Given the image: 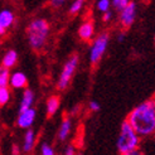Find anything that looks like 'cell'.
I'll use <instances>...</instances> for the list:
<instances>
[{
  "label": "cell",
  "mask_w": 155,
  "mask_h": 155,
  "mask_svg": "<svg viewBox=\"0 0 155 155\" xmlns=\"http://www.w3.org/2000/svg\"><path fill=\"white\" fill-rule=\"evenodd\" d=\"M126 121L139 136H150L155 131V101L153 98L133 108Z\"/></svg>",
  "instance_id": "cell-1"
},
{
  "label": "cell",
  "mask_w": 155,
  "mask_h": 155,
  "mask_svg": "<svg viewBox=\"0 0 155 155\" xmlns=\"http://www.w3.org/2000/svg\"><path fill=\"white\" fill-rule=\"evenodd\" d=\"M49 32H51L49 23L45 19L37 18L32 20L29 23L28 29H27L29 45L34 51H41L45 45V43H47Z\"/></svg>",
  "instance_id": "cell-2"
},
{
  "label": "cell",
  "mask_w": 155,
  "mask_h": 155,
  "mask_svg": "<svg viewBox=\"0 0 155 155\" xmlns=\"http://www.w3.org/2000/svg\"><path fill=\"white\" fill-rule=\"evenodd\" d=\"M116 145H117V150L120 154L139 149V145H140V136L135 133V130L130 126V124L127 121L122 122Z\"/></svg>",
  "instance_id": "cell-3"
},
{
  "label": "cell",
  "mask_w": 155,
  "mask_h": 155,
  "mask_svg": "<svg viewBox=\"0 0 155 155\" xmlns=\"http://www.w3.org/2000/svg\"><path fill=\"white\" fill-rule=\"evenodd\" d=\"M108 42H110V35L107 33H101L95 38L92 42V45L90 48V62L91 64H97L104 54L106 53V49L108 47Z\"/></svg>",
  "instance_id": "cell-4"
},
{
  "label": "cell",
  "mask_w": 155,
  "mask_h": 155,
  "mask_svg": "<svg viewBox=\"0 0 155 155\" xmlns=\"http://www.w3.org/2000/svg\"><path fill=\"white\" fill-rule=\"evenodd\" d=\"M78 62H80L78 56H72L64 63L63 69H62V72L59 74V78H58V82H57V88L59 91H63L69 86V82H71L72 77L76 72L77 66H78Z\"/></svg>",
  "instance_id": "cell-5"
},
{
  "label": "cell",
  "mask_w": 155,
  "mask_h": 155,
  "mask_svg": "<svg viewBox=\"0 0 155 155\" xmlns=\"http://www.w3.org/2000/svg\"><path fill=\"white\" fill-rule=\"evenodd\" d=\"M136 14H137V6H136V3L135 2H130L122 8L120 10V23L122 27L125 28H129L134 24V21L136 19Z\"/></svg>",
  "instance_id": "cell-6"
},
{
  "label": "cell",
  "mask_w": 155,
  "mask_h": 155,
  "mask_svg": "<svg viewBox=\"0 0 155 155\" xmlns=\"http://www.w3.org/2000/svg\"><path fill=\"white\" fill-rule=\"evenodd\" d=\"M35 117H37V111L33 107L27 108L24 111H19L18 119H17V125L20 129H29L33 126Z\"/></svg>",
  "instance_id": "cell-7"
},
{
  "label": "cell",
  "mask_w": 155,
  "mask_h": 155,
  "mask_svg": "<svg viewBox=\"0 0 155 155\" xmlns=\"http://www.w3.org/2000/svg\"><path fill=\"white\" fill-rule=\"evenodd\" d=\"M28 84V78L25 73H23L20 71H17L10 74L9 77V86L13 88H25Z\"/></svg>",
  "instance_id": "cell-8"
},
{
  "label": "cell",
  "mask_w": 155,
  "mask_h": 155,
  "mask_svg": "<svg viewBox=\"0 0 155 155\" xmlns=\"http://www.w3.org/2000/svg\"><path fill=\"white\" fill-rule=\"evenodd\" d=\"M95 34V25L91 20H87L81 24L78 29V35L82 41H91Z\"/></svg>",
  "instance_id": "cell-9"
},
{
  "label": "cell",
  "mask_w": 155,
  "mask_h": 155,
  "mask_svg": "<svg viewBox=\"0 0 155 155\" xmlns=\"http://www.w3.org/2000/svg\"><path fill=\"white\" fill-rule=\"evenodd\" d=\"M35 145V133L32 127L27 129V133L24 135V143H23V151L25 154H29L33 150Z\"/></svg>",
  "instance_id": "cell-10"
},
{
  "label": "cell",
  "mask_w": 155,
  "mask_h": 155,
  "mask_svg": "<svg viewBox=\"0 0 155 155\" xmlns=\"http://www.w3.org/2000/svg\"><path fill=\"white\" fill-rule=\"evenodd\" d=\"M33 104H34V92L32 90H29V88H25L24 92H23L19 111H24V110H27V108L33 107Z\"/></svg>",
  "instance_id": "cell-11"
},
{
  "label": "cell",
  "mask_w": 155,
  "mask_h": 155,
  "mask_svg": "<svg viewBox=\"0 0 155 155\" xmlns=\"http://www.w3.org/2000/svg\"><path fill=\"white\" fill-rule=\"evenodd\" d=\"M71 130H72V120L69 117L63 119V121H62L59 126V130H58V139L61 141H64L68 137V135L71 134Z\"/></svg>",
  "instance_id": "cell-12"
},
{
  "label": "cell",
  "mask_w": 155,
  "mask_h": 155,
  "mask_svg": "<svg viewBox=\"0 0 155 155\" xmlns=\"http://www.w3.org/2000/svg\"><path fill=\"white\" fill-rule=\"evenodd\" d=\"M14 13L9 9H3L2 12H0V25H2L3 28L8 29L9 27L13 25L14 23Z\"/></svg>",
  "instance_id": "cell-13"
},
{
  "label": "cell",
  "mask_w": 155,
  "mask_h": 155,
  "mask_svg": "<svg viewBox=\"0 0 155 155\" xmlns=\"http://www.w3.org/2000/svg\"><path fill=\"white\" fill-rule=\"evenodd\" d=\"M17 62H18V53H17V51L10 49V51H8L4 54L2 66H4V67L10 69V68H13L15 64H17Z\"/></svg>",
  "instance_id": "cell-14"
},
{
  "label": "cell",
  "mask_w": 155,
  "mask_h": 155,
  "mask_svg": "<svg viewBox=\"0 0 155 155\" xmlns=\"http://www.w3.org/2000/svg\"><path fill=\"white\" fill-rule=\"evenodd\" d=\"M59 105H61V98L58 96H51L47 100V115L53 116L58 111Z\"/></svg>",
  "instance_id": "cell-15"
},
{
  "label": "cell",
  "mask_w": 155,
  "mask_h": 155,
  "mask_svg": "<svg viewBox=\"0 0 155 155\" xmlns=\"http://www.w3.org/2000/svg\"><path fill=\"white\" fill-rule=\"evenodd\" d=\"M9 77H10L9 68L0 66V87L9 86Z\"/></svg>",
  "instance_id": "cell-16"
},
{
  "label": "cell",
  "mask_w": 155,
  "mask_h": 155,
  "mask_svg": "<svg viewBox=\"0 0 155 155\" xmlns=\"http://www.w3.org/2000/svg\"><path fill=\"white\" fill-rule=\"evenodd\" d=\"M10 100V90L8 86L0 87V106H4Z\"/></svg>",
  "instance_id": "cell-17"
},
{
  "label": "cell",
  "mask_w": 155,
  "mask_h": 155,
  "mask_svg": "<svg viewBox=\"0 0 155 155\" xmlns=\"http://www.w3.org/2000/svg\"><path fill=\"white\" fill-rule=\"evenodd\" d=\"M84 2L86 0H73L71 6H69V13L71 14H77L82 10V8L84 5Z\"/></svg>",
  "instance_id": "cell-18"
},
{
  "label": "cell",
  "mask_w": 155,
  "mask_h": 155,
  "mask_svg": "<svg viewBox=\"0 0 155 155\" xmlns=\"http://www.w3.org/2000/svg\"><path fill=\"white\" fill-rule=\"evenodd\" d=\"M110 6H111L110 0H98L97 2V9L102 13L106 10H110Z\"/></svg>",
  "instance_id": "cell-19"
},
{
  "label": "cell",
  "mask_w": 155,
  "mask_h": 155,
  "mask_svg": "<svg viewBox=\"0 0 155 155\" xmlns=\"http://www.w3.org/2000/svg\"><path fill=\"white\" fill-rule=\"evenodd\" d=\"M41 154L42 155H56V151H54V149L52 148L51 145L44 143L42 145V148H41Z\"/></svg>",
  "instance_id": "cell-20"
},
{
  "label": "cell",
  "mask_w": 155,
  "mask_h": 155,
  "mask_svg": "<svg viewBox=\"0 0 155 155\" xmlns=\"http://www.w3.org/2000/svg\"><path fill=\"white\" fill-rule=\"evenodd\" d=\"M130 2V0H112V6L115 8L116 10H121L124 6H125L127 3Z\"/></svg>",
  "instance_id": "cell-21"
},
{
  "label": "cell",
  "mask_w": 155,
  "mask_h": 155,
  "mask_svg": "<svg viewBox=\"0 0 155 155\" xmlns=\"http://www.w3.org/2000/svg\"><path fill=\"white\" fill-rule=\"evenodd\" d=\"M90 110H91L92 112L100 111V104H98L97 101H91V102H90Z\"/></svg>",
  "instance_id": "cell-22"
},
{
  "label": "cell",
  "mask_w": 155,
  "mask_h": 155,
  "mask_svg": "<svg viewBox=\"0 0 155 155\" xmlns=\"http://www.w3.org/2000/svg\"><path fill=\"white\" fill-rule=\"evenodd\" d=\"M49 2H51V5L53 8H59V6L63 5L67 0H49Z\"/></svg>",
  "instance_id": "cell-23"
},
{
  "label": "cell",
  "mask_w": 155,
  "mask_h": 155,
  "mask_svg": "<svg viewBox=\"0 0 155 155\" xmlns=\"http://www.w3.org/2000/svg\"><path fill=\"white\" fill-rule=\"evenodd\" d=\"M64 155H77L76 154V149L73 145H68L66 148V151H64Z\"/></svg>",
  "instance_id": "cell-24"
},
{
  "label": "cell",
  "mask_w": 155,
  "mask_h": 155,
  "mask_svg": "<svg viewBox=\"0 0 155 155\" xmlns=\"http://www.w3.org/2000/svg\"><path fill=\"white\" fill-rule=\"evenodd\" d=\"M111 18H112V12H110V10L104 12V15H102L104 21H110V20H111Z\"/></svg>",
  "instance_id": "cell-25"
},
{
  "label": "cell",
  "mask_w": 155,
  "mask_h": 155,
  "mask_svg": "<svg viewBox=\"0 0 155 155\" xmlns=\"http://www.w3.org/2000/svg\"><path fill=\"white\" fill-rule=\"evenodd\" d=\"M120 155H144L139 149H135V150H131V151H127V153H124V154H120Z\"/></svg>",
  "instance_id": "cell-26"
},
{
  "label": "cell",
  "mask_w": 155,
  "mask_h": 155,
  "mask_svg": "<svg viewBox=\"0 0 155 155\" xmlns=\"http://www.w3.org/2000/svg\"><path fill=\"white\" fill-rule=\"evenodd\" d=\"M20 154V149L18 145H13V149H12V155H19Z\"/></svg>",
  "instance_id": "cell-27"
},
{
  "label": "cell",
  "mask_w": 155,
  "mask_h": 155,
  "mask_svg": "<svg viewBox=\"0 0 155 155\" xmlns=\"http://www.w3.org/2000/svg\"><path fill=\"white\" fill-rule=\"evenodd\" d=\"M124 39H125V34H124V33H120V34L117 35V41H119V42H122Z\"/></svg>",
  "instance_id": "cell-28"
},
{
  "label": "cell",
  "mask_w": 155,
  "mask_h": 155,
  "mask_svg": "<svg viewBox=\"0 0 155 155\" xmlns=\"http://www.w3.org/2000/svg\"><path fill=\"white\" fill-rule=\"evenodd\" d=\"M5 32H6V29L0 25V35H4V34H5Z\"/></svg>",
  "instance_id": "cell-29"
}]
</instances>
